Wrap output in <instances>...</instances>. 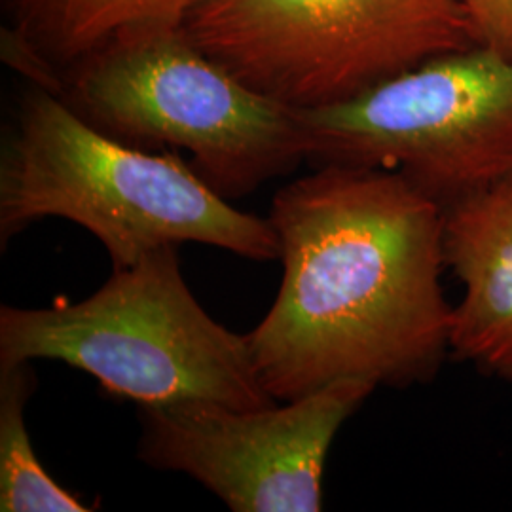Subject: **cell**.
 <instances>
[{"instance_id":"6da1fadb","label":"cell","mask_w":512,"mask_h":512,"mask_svg":"<svg viewBox=\"0 0 512 512\" xmlns=\"http://www.w3.org/2000/svg\"><path fill=\"white\" fill-rule=\"evenodd\" d=\"M283 279L247 336L277 403L344 380L408 387L450 357L442 207L403 175L317 165L275 194Z\"/></svg>"},{"instance_id":"7a4b0ae2","label":"cell","mask_w":512,"mask_h":512,"mask_svg":"<svg viewBox=\"0 0 512 512\" xmlns=\"http://www.w3.org/2000/svg\"><path fill=\"white\" fill-rule=\"evenodd\" d=\"M50 217L86 228L107 249L112 268L183 243L255 262L279 260L270 219L236 209L177 154L118 141L63 97L33 88L2 147L0 245Z\"/></svg>"},{"instance_id":"3957f363","label":"cell","mask_w":512,"mask_h":512,"mask_svg":"<svg viewBox=\"0 0 512 512\" xmlns=\"http://www.w3.org/2000/svg\"><path fill=\"white\" fill-rule=\"evenodd\" d=\"M59 361L139 408L219 404L260 410L277 401L256 372L247 336L215 321L165 245L80 302L0 308V365Z\"/></svg>"},{"instance_id":"277c9868","label":"cell","mask_w":512,"mask_h":512,"mask_svg":"<svg viewBox=\"0 0 512 512\" xmlns=\"http://www.w3.org/2000/svg\"><path fill=\"white\" fill-rule=\"evenodd\" d=\"M65 103L110 137L186 150L236 200L308 158L300 110L256 92L179 29L118 38L76 63Z\"/></svg>"},{"instance_id":"5b68a950","label":"cell","mask_w":512,"mask_h":512,"mask_svg":"<svg viewBox=\"0 0 512 512\" xmlns=\"http://www.w3.org/2000/svg\"><path fill=\"white\" fill-rule=\"evenodd\" d=\"M183 29L256 92L294 109L348 101L475 46L463 0H203Z\"/></svg>"},{"instance_id":"8992f818","label":"cell","mask_w":512,"mask_h":512,"mask_svg":"<svg viewBox=\"0 0 512 512\" xmlns=\"http://www.w3.org/2000/svg\"><path fill=\"white\" fill-rule=\"evenodd\" d=\"M298 110L315 167L395 171L442 209L512 175V61L480 46Z\"/></svg>"},{"instance_id":"52a82bcc","label":"cell","mask_w":512,"mask_h":512,"mask_svg":"<svg viewBox=\"0 0 512 512\" xmlns=\"http://www.w3.org/2000/svg\"><path fill=\"white\" fill-rule=\"evenodd\" d=\"M376 387L344 378L260 410L139 408V458L194 478L230 511H321L332 442Z\"/></svg>"},{"instance_id":"ba28073f","label":"cell","mask_w":512,"mask_h":512,"mask_svg":"<svg viewBox=\"0 0 512 512\" xmlns=\"http://www.w3.org/2000/svg\"><path fill=\"white\" fill-rule=\"evenodd\" d=\"M442 253L461 285L450 357L512 382V175L442 209Z\"/></svg>"},{"instance_id":"9c48e42d","label":"cell","mask_w":512,"mask_h":512,"mask_svg":"<svg viewBox=\"0 0 512 512\" xmlns=\"http://www.w3.org/2000/svg\"><path fill=\"white\" fill-rule=\"evenodd\" d=\"M203 0H19L18 31L54 65H76L118 38L179 29Z\"/></svg>"},{"instance_id":"30bf717a","label":"cell","mask_w":512,"mask_h":512,"mask_svg":"<svg viewBox=\"0 0 512 512\" xmlns=\"http://www.w3.org/2000/svg\"><path fill=\"white\" fill-rule=\"evenodd\" d=\"M35 389L33 363L0 365V511H93L95 507L57 484L38 459L25 421Z\"/></svg>"},{"instance_id":"8fae6325","label":"cell","mask_w":512,"mask_h":512,"mask_svg":"<svg viewBox=\"0 0 512 512\" xmlns=\"http://www.w3.org/2000/svg\"><path fill=\"white\" fill-rule=\"evenodd\" d=\"M475 46L512 61V0H463Z\"/></svg>"}]
</instances>
